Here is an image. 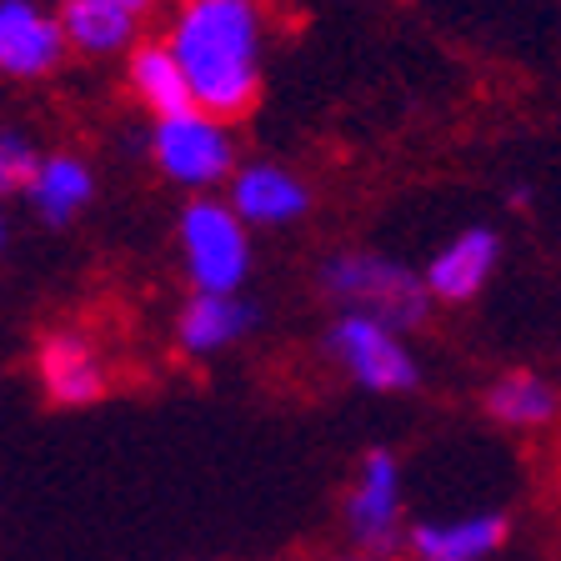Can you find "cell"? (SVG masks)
Here are the masks:
<instances>
[{
  "instance_id": "cell-7",
  "label": "cell",
  "mask_w": 561,
  "mask_h": 561,
  "mask_svg": "<svg viewBox=\"0 0 561 561\" xmlns=\"http://www.w3.org/2000/svg\"><path fill=\"white\" fill-rule=\"evenodd\" d=\"M66 25L41 15L31 0H0V70L35 81L66 56Z\"/></svg>"
},
{
  "instance_id": "cell-16",
  "label": "cell",
  "mask_w": 561,
  "mask_h": 561,
  "mask_svg": "<svg viewBox=\"0 0 561 561\" xmlns=\"http://www.w3.org/2000/svg\"><path fill=\"white\" fill-rule=\"evenodd\" d=\"M31 196H35V206H41V216L60 226L91 201V171H85L76 156H50V161L41 165V175H35Z\"/></svg>"
},
{
  "instance_id": "cell-2",
  "label": "cell",
  "mask_w": 561,
  "mask_h": 561,
  "mask_svg": "<svg viewBox=\"0 0 561 561\" xmlns=\"http://www.w3.org/2000/svg\"><path fill=\"white\" fill-rule=\"evenodd\" d=\"M327 291L341 301V311L351 316H371L391 331H411L426 321V306H432V291H426V276L397 266L386 256H366V251H351V256H336L327 266Z\"/></svg>"
},
{
  "instance_id": "cell-3",
  "label": "cell",
  "mask_w": 561,
  "mask_h": 561,
  "mask_svg": "<svg viewBox=\"0 0 561 561\" xmlns=\"http://www.w3.org/2000/svg\"><path fill=\"white\" fill-rule=\"evenodd\" d=\"M346 531L356 541V551H366V557H391L411 537L401 461L381 446L356 461V477H351L346 491Z\"/></svg>"
},
{
  "instance_id": "cell-11",
  "label": "cell",
  "mask_w": 561,
  "mask_h": 561,
  "mask_svg": "<svg viewBox=\"0 0 561 561\" xmlns=\"http://www.w3.org/2000/svg\"><path fill=\"white\" fill-rule=\"evenodd\" d=\"M251 316L256 311L236 291H196L186 301V311H181L175 336H181V351L210 356V351H226L231 341H241L245 331H251Z\"/></svg>"
},
{
  "instance_id": "cell-9",
  "label": "cell",
  "mask_w": 561,
  "mask_h": 561,
  "mask_svg": "<svg viewBox=\"0 0 561 561\" xmlns=\"http://www.w3.org/2000/svg\"><path fill=\"white\" fill-rule=\"evenodd\" d=\"M496 256H502V241H496V231H486V226H471V231H461L442 251V256L426 266V291H432L436 301H471V296H477L481 286L491 280V271H496Z\"/></svg>"
},
{
  "instance_id": "cell-14",
  "label": "cell",
  "mask_w": 561,
  "mask_h": 561,
  "mask_svg": "<svg viewBox=\"0 0 561 561\" xmlns=\"http://www.w3.org/2000/svg\"><path fill=\"white\" fill-rule=\"evenodd\" d=\"M306 206H311L306 186L296 175L276 171V165H251V171L236 175V216L241 221L280 226V221H296Z\"/></svg>"
},
{
  "instance_id": "cell-17",
  "label": "cell",
  "mask_w": 561,
  "mask_h": 561,
  "mask_svg": "<svg viewBox=\"0 0 561 561\" xmlns=\"http://www.w3.org/2000/svg\"><path fill=\"white\" fill-rule=\"evenodd\" d=\"M41 165H46V161H35L31 140H21L15 130H0V196L31 191L35 175H41Z\"/></svg>"
},
{
  "instance_id": "cell-18",
  "label": "cell",
  "mask_w": 561,
  "mask_h": 561,
  "mask_svg": "<svg viewBox=\"0 0 561 561\" xmlns=\"http://www.w3.org/2000/svg\"><path fill=\"white\" fill-rule=\"evenodd\" d=\"M111 5H121V11H136V15H140L146 5H151V0H111Z\"/></svg>"
},
{
  "instance_id": "cell-19",
  "label": "cell",
  "mask_w": 561,
  "mask_h": 561,
  "mask_svg": "<svg viewBox=\"0 0 561 561\" xmlns=\"http://www.w3.org/2000/svg\"><path fill=\"white\" fill-rule=\"evenodd\" d=\"M336 561H386V557H366V551H356V557H336Z\"/></svg>"
},
{
  "instance_id": "cell-12",
  "label": "cell",
  "mask_w": 561,
  "mask_h": 561,
  "mask_svg": "<svg viewBox=\"0 0 561 561\" xmlns=\"http://www.w3.org/2000/svg\"><path fill=\"white\" fill-rule=\"evenodd\" d=\"M486 411L491 421H502L506 432H547L557 421L561 401H557V386L537 371H506L491 381L486 391Z\"/></svg>"
},
{
  "instance_id": "cell-13",
  "label": "cell",
  "mask_w": 561,
  "mask_h": 561,
  "mask_svg": "<svg viewBox=\"0 0 561 561\" xmlns=\"http://www.w3.org/2000/svg\"><path fill=\"white\" fill-rule=\"evenodd\" d=\"M130 85H136V95L146 101V111H151L156 121H175V116H196V91H191L186 70H181V60H175L171 46H146L136 50V60H130Z\"/></svg>"
},
{
  "instance_id": "cell-1",
  "label": "cell",
  "mask_w": 561,
  "mask_h": 561,
  "mask_svg": "<svg viewBox=\"0 0 561 561\" xmlns=\"http://www.w3.org/2000/svg\"><path fill=\"white\" fill-rule=\"evenodd\" d=\"M171 50L206 116H241L256 101L261 21L251 0H186L171 25Z\"/></svg>"
},
{
  "instance_id": "cell-15",
  "label": "cell",
  "mask_w": 561,
  "mask_h": 561,
  "mask_svg": "<svg viewBox=\"0 0 561 561\" xmlns=\"http://www.w3.org/2000/svg\"><path fill=\"white\" fill-rule=\"evenodd\" d=\"M60 25H66V41L76 50L105 56V50H121L136 35V11H121L111 0H66Z\"/></svg>"
},
{
  "instance_id": "cell-5",
  "label": "cell",
  "mask_w": 561,
  "mask_h": 561,
  "mask_svg": "<svg viewBox=\"0 0 561 561\" xmlns=\"http://www.w3.org/2000/svg\"><path fill=\"white\" fill-rule=\"evenodd\" d=\"M331 356L341 362V371L366 391H411L416 386V356L401 341V331L381 327L371 316L341 311V321L331 327Z\"/></svg>"
},
{
  "instance_id": "cell-8",
  "label": "cell",
  "mask_w": 561,
  "mask_h": 561,
  "mask_svg": "<svg viewBox=\"0 0 561 561\" xmlns=\"http://www.w3.org/2000/svg\"><path fill=\"white\" fill-rule=\"evenodd\" d=\"M506 541L502 512H467L442 522H416L407 537L411 561H491Z\"/></svg>"
},
{
  "instance_id": "cell-10",
  "label": "cell",
  "mask_w": 561,
  "mask_h": 561,
  "mask_svg": "<svg viewBox=\"0 0 561 561\" xmlns=\"http://www.w3.org/2000/svg\"><path fill=\"white\" fill-rule=\"evenodd\" d=\"M41 381H46L50 401L60 407H91L105 391V371L101 356L91 351V341L66 331V336H50L41 346Z\"/></svg>"
},
{
  "instance_id": "cell-4",
  "label": "cell",
  "mask_w": 561,
  "mask_h": 561,
  "mask_svg": "<svg viewBox=\"0 0 561 561\" xmlns=\"http://www.w3.org/2000/svg\"><path fill=\"white\" fill-rule=\"evenodd\" d=\"M181 251L196 291H241L245 271H251V245L236 221V210L216 201H196L181 216Z\"/></svg>"
},
{
  "instance_id": "cell-6",
  "label": "cell",
  "mask_w": 561,
  "mask_h": 561,
  "mask_svg": "<svg viewBox=\"0 0 561 561\" xmlns=\"http://www.w3.org/2000/svg\"><path fill=\"white\" fill-rule=\"evenodd\" d=\"M151 151L161 161V171L171 181H181V186H210V181H221L231 171V140H226V130L206 111L161 121Z\"/></svg>"
},
{
  "instance_id": "cell-20",
  "label": "cell",
  "mask_w": 561,
  "mask_h": 561,
  "mask_svg": "<svg viewBox=\"0 0 561 561\" xmlns=\"http://www.w3.org/2000/svg\"><path fill=\"white\" fill-rule=\"evenodd\" d=\"M0 236H5V226H0Z\"/></svg>"
}]
</instances>
